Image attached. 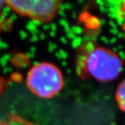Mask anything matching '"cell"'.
Instances as JSON below:
<instances>
[{
  "label": "cell",
  "instance_id": "cell-1",
  "mask_svg": "<svg viewBox=\"0 0 125 125\" xmlns=\"http://www.w3.org/2000/svg\"><path fill=\"white\" fill-rule=\"evenodd\" d=\"M123 68V61L117 53L94 43L88 42L78 51L77 73L83 78L109 82L121 75Z\"/></svg>",
  "mask_w": 125,
  "mask_h": 125
},
{
  "label": "cell",
  "instance_id": "cell-2",
  "mask_svg": "<svg viewBox=\"0 0 125 125\" xmlns=\"http://www.w3.org/2000/svg\"><path fill=\"white\" fill-rule=\"evenodd\" d=\"M30 91L41 98H51L62 89L63 77L60 70L50 62H40L32 66L26 77Z\"/></svg>",
  "mask_w": 125,
  "mask_h": 125
},
{
  "label": "cell",
  "instance_id": "cell-3",
  "mask_svg": "<svg viewBox=\"0 0 125 125\" xmlns=\"http://www.w3.org/2000/svg\"><path fill=\"white\" fill-rule=\"evenodd\" d=\"M5 4L22 16L40 22H48L57 14L61 2L55 0H15Z\"/></svg>",
  "mask_w": 125,
  "mask_h": 125
},
{
  "label": "cell",
  "instance_id": "cell-4",
  "mask_svg": "<svg viewBox=\"0 0 125 125\" xmlns=\"http://www.w3.org/2000/svg\"><path fill=\"white\" fill-rule=\"evenodd\" d=\"M115 99L119 108L125 113V79L121 82L117 88Z\"/></svg>",
  "mask_w": 125,
  "mask_h": 125
},
{
  "label": "cell",
  "instance_id": "cell-5",
  "mask_svg": "<svg viewBox=\"0 0 125 125\" xmlns=\"http://www.w3.org/2000/svg\"><path fill=\"white\" fill-rule=\"evenodd\" d=\"M6 87V81L5 79L2 77L0 76V96L4 92Z\"/></svg>",
  "mask_w": 125,
  "mask_h": 125
},
{
  "label": "cell",
  "instance_id": "cell-6",
  "mask_svg": "<svg viewBox=\"0 0 125 125\" xmlns=\"http://www.w3.org/2000/svg\"><path fill=\"white\" fill-rule=\"evenodd\" d=\"M5 4V1H0V16H1V12L2 10L3 5Z\"/></svg>",
  "mask_w": 125,
  "mask_h": 125
},
{
  "label": "cell",
  "instance_id": "cell-7",
  "mask_svg": "<svg viewBox=\"0 0 125 125\" xmlns=\"http://www.w3.org/2000/svg\"><path fill=\"white\" fill-rule=\"evenodd\" d=\"M0 125H9V124H8V123H6L5 121L0 119Z\"/></svg>",
  "mask_w": 125,
  "mask_h": 125
}]
</instances>
